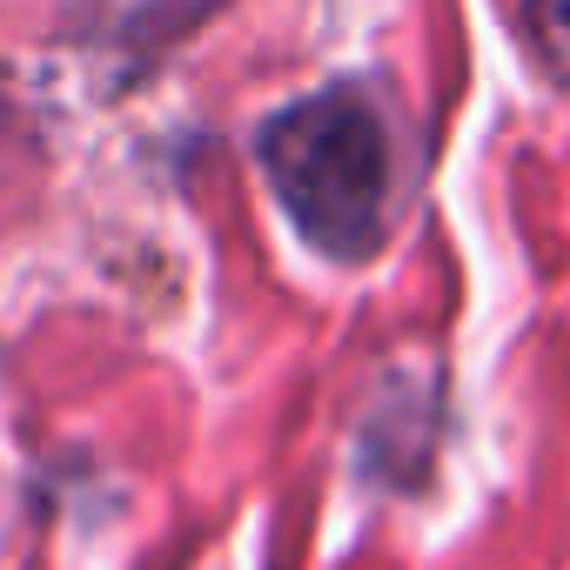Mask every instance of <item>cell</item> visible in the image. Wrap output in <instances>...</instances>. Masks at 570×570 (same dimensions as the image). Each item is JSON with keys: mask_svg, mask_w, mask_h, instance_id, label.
Segmentation results:
<instances>
[{"mask_svg": "<svg viewBox=\"0 0 570 570\" xmlns=\"http://www.w3.org/2000/svg\"><path fill=\"white\" fill-rule=\"evenodd\" d=\"M530 14L543 21V48L563 61L570 55V0H530Z\"/></svg>", "mask_w": 570, "mask_h": 570, "instance_id": "obj_2", "label": "cell"}, {"mask_svg": "<svg viewBox=\"0 0 570 570\" xmlns=\"http://www.w3.org/2000/svg\"><path fill=\"white\" fill-rule=\"evenodd\" d=\"M262 168L323 255H363L383 235L390 141L356 95H316L262 128Z\"/></svg>", "mask_w": 570, "mask_h": 570, "instance_id": "obj_1", "label": "cell"}]
</instances>
